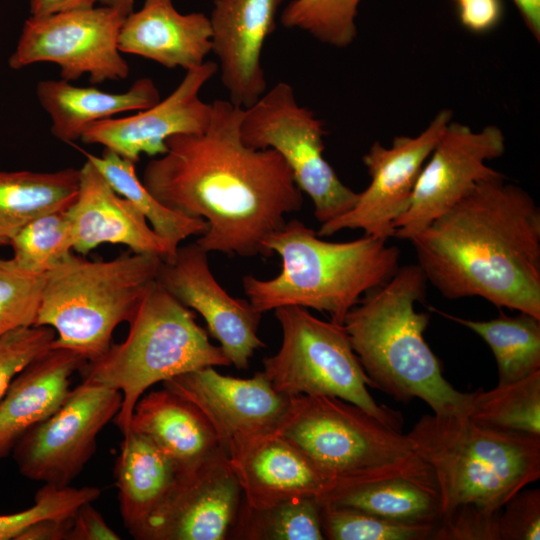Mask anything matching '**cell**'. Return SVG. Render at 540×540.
I'll list each match as a JSON object with an SVG mask.
<instances>
[{"instance_id": "33", "label": "cell", "mask_w": 540, "mask_h": 540, "mask_svg": "<svg viewBox=\"0 0 540 540\" xmlns=\"http://www.w3.org/2000/svg\"><path fill=\"white\" fill-rule=\"evenodd\" d=\"M66 211L37 217L10 239L12 259L18 266L47 274L72 254L71 225Z\"/></svg>"}, {"instance_id": "32", "label": "cell", "mask_w": 540, "mask_h": 540, "mask_svg": "<svg viewBox=\"0 0 540 540\" xmlns=\"http://www.w3.org/2000/svg\"><path fill=\"white\" fill-rule=\"evenodd\" d=\"M467 416L481 425L540 435V370L472 392Z\"/></svg>"}, {"instance_id": "1", "label": "cell", "mask_w": 540, "mask_h": 540, "mask_svg": "<svg viewBox=\"0 0 540 540\" xmlns=\"http://www.w3.org/2000/svg\"><path fill=\"white\" fill-rule=\"evenodd\" d=\"M210 104L206 128L169 137L142 182L164 206L206 221L196 241L206 252L270 257L267 242L286 214L301 209L302 191L279 153L243 142L242 107L222 99Z\"/></svg>"}, {"instance_id": "31", "label": "cell", "mask_w": 540, "mask_h": 540, "mask_svg": "<svg viewBox=\"0 0 540 540\" xmlns=\"http://www.w3.org/2000/svg\"><path fill=\"white\" fill-rule=\"evenodd\" d=\"M228 539L323 540L320 503L316 498L303 497L254 508L242 497Z\"/></svg>"}, {"instance_id": "43", "label": "cell", "mask_w": 540, "mask_h": 540, "mask_svg": "<svg viewBox=\"0 0 540 540\" xmlns=\"http://www.w3.org/2000/svg\"><path fill=\"white\" fill-rule=\"evenodd\" d=\"M99 0H30L31 16L41 17L58 12L93 7Z\"/></svg>"}, {"instance_id": "6", "label": "cell", "mask_w": 540, "mask_h": 540, "mask_svg": "<svg viewBox=\"0 0 540 540\" xmlns=\"http://www.w3.org/2000/svg\"><path fill=\"white\" fill-rule=\"evenodd\" d=\"M276 432L321 470L332 484L330 493L394 477L436 487L407 434L340 398L291 396Z\"/></svg>"}, {"instance_id": "46", "label": "cell", "mask_w": 540, "mask_h": 540, "mask_svg": "<svg viewBox=\"0 0 540 540\" xmlns=\"http://www.w3.org/2000/svg\"><path fill=\"white\" fill-rule=\"evenodd\" d=\"M9 245V242L3 238L0 237V247Z\"/></svg>"}, {"instance_id": "23", "label": "cell", "mask_w": 540, "mask_h": 540, "mask_svg": "<svg viewBox=\"0 0 540 540\" xmlns=\"http://www.w3.org/2000/svg\"><path fill=\"white\" fill-rule=\"evenodd\" d=\"M86 363L72 350L51 348L13 378L0 399V461L26 432L63 404L72 375Z\"/></svg>"}, {"instance_id": "16", "label": "cell", "mask_w": 540, "mask_h": 540, "mask_svg": "<svg viewBox=\"0 0 540 540\" xmlns=\"http://www.w3.org/2000/svg\"><path fill=\"white\" fill-rule=\"evenodd\" d=\"M157 282L203 317L208 332L237 369H247L253 353L265 346L258 337L262 313L249 300L224 290L211 272L208 252L196 242L179 246L172 258L162 261Z\"/></svg>"}, {"instance_id": "5", "label": "cell", "mask_w": 540, "mask_h": 540, "mask_svg": "<svg viewBox=\"0 0 540 540\" xmlns=\"http://www.w3.org/2000/svg\"><path fill=\"white\" fill-rule=\"evenodd\" d=\"M267 248L281 257V272L269 280L250 275L242 279L249 302L261 313L299 306L327 313L343 325L361 297L399 268L400 250L387 240L364 235L329 242L297 219L286 222Z\"/></svg>"}, {"instance_id": "14", "label": "cell", "mask_w": 540, "mask_h": 540, "mask_svg": "<svg viewBox=\"0 0 540 540\" xmlns=\"http://www.w3.org/2000/svg\"><path fill=\"white\" fill-rule=\"evenodd\" d=\"M506 149L502 130L451 121L423 166L408 210L395 221L394 237L409 240L459 202L478 182L500 174L487 165Z\"/></svg>"}, {"instance_id": "20", "label": "cell", "mask_w": 540, "mask_h": 540, "mask_svg": "<svg viewBox=\"0 0 540 540\" xmlns=\"http://www.w3.org/2000/svg\"><path fill=\"white\" fill-rule=\"evenodd\" d=\"M79 170L78 193L66 211L74 251L86 255L100 244L111 243L163 260L176 254L177 250L148 226L144 215L116 193L89 160Z\"/></svg>"}, {"instance_id": "35", "label": "cell", "mask_w": 540, "mask_h": 540, "mask_svg": "<svg viewBox=\"0 0 540 540\" xmlns=\"http://www.w3.org/2000/svg\"><path fill=\"white\" fill-rule=\"evenodd\" d=\"M320 503L321 528L329 540H432L434 525L389 521L355 508Z\"/></svg>"}, {"instance_id": "8", "label": "cell", "mask_w": 540, "mask_h": 540, "mask_svg": "<svg viewBox=\"0 0 540 540\" xmlns=\"http://www.w3.org/2000/svg\"><path fill=\"white\" fill-rule=\"evenodd\" d=\"M162 261L147 253L107 261L72 253L46 274L34 326L54 329L51 348L72 350L86 362L98 359L110 348L115 328L133 317Z\"/></svg>"}, {"instance_id": "21", "label": "cell", "mask_w": 540, "mask_h": 540, "mask_svg": "<svg viewBox=\"0 0 540 540\" xmlns=\"http://www.w3.org/2000/svg\"><path fill=\"white\" fill-rule=\"evenodd\" d=\"M228 458L243 500L254 508L303 497L321 501L332 490V484L312 460L276 431Z\"/></svg>"}, {"instance_id": "37", "label": "cell", "mask_w": 540, "mask_h": 540, "mask_svg": "<svg viewBox=\"0 0 540 540\" xmlns=\"http://www.w3.org/2000/svg\"><path fill=\"white\" fill-rule=\"evenodd\" d=\"M101 495L98 487L80 488L44 484L35 494L34 504L22 511L0 514V540H17L32 524L47 518H70L80 506Z\"/></svg>"}, {"instance_id": "45", "label": "cell", "mask_w": 540, "mask_h": 540, "mask_svg": "<svg viewBox=\"0 0 540 540\" xmlns=\"http://www.w3.org/2000/svg\"><path fill=\"white\" fill-rule=\"evenodd\" d=\"M99 2L103 5L116 7L128 15L133 11L135 0H99Z\"/></svg>"}, {"instance_id": "12", "label": "cell", "mask_w": 540, "mask_h": 540, "mask_svg": "<svg viewBox=\"0 0 540 540\" xmlns=\"http://www.w3.org/2000/svg\"><path fill=\"white\" fill-rule=\"evenodd\" d=\"M121 404L120 391L83 380L53 414L17 442L12 454L19 472L44 484L69 486L93 456L97 436Z\"/></svg>"}, {"instance_id": "10", "label": "cell", "mask_w": 540, "mask_h": 540, "mask_svg": "<svg viewBox=\"0 0 540 540\" xmlns=\"http://www.w3.org/2000/svg\"><path fill=\"white\" fill-rule=\"evenodd\" d=\"M240 134L247 146L281 155L299 189L311 198L321 224L355 205L358 193L343 184L323 156V122L298 103L289 83H276L244 109Z\"/></svg>"}, {"instance_id": "26", "label": "cell", "mask_w": 540, "mask_h": 540, "mask_svg": "<svg viewBox=\"0 0 540 540\" xmlns=\"http://www.w3.org/2000/svg\"><path fill=\"white\" fill-rule=\"evenodd\" d=\"M114 472L123 523L139 539L149 518L174 489L180 469L149 438L129 432L121 442Z\"/></svg>"}, {"instance_id": "40", "label": "cell", "mask_w": 540, "mask_h": 540, "mask_svg": "<svg viewBox=\"0 0 540 540\" xmlns=\"http://www.w3.org/2000/svg\"><path fill=\"white\" fill-rule=\"evenodd\" d=\"M458 18L467 30L482 34L494 29L502 20L501 0H453Z\"/></svg>"}, {"instance_id": "9", "label": "cell", "mask_w": 540, "mask_h": 540, "mask_svg": "<svg viewBox=\"0 0 540 540\" xmlns=\"http://www.w3.org/2000/svg\"><path fill=\"white\" fill-rule=\"evenodd\" d=\"M275 316L282 344L275 355L263 359L262 372L277 392L337 397L402 431L401 413L377 404L368 392L372 383L343 325L320 320L299 306L276 308Z\"/></svg>"}, {"instance_id": "17", "label": "cell", "mask_w": 540, "mask_h": 540, "mask_svg": "<svg viewBox=\"0 0 540 540\" xmlns=\"http://www.w3.org/2000/svg\"><path fill=\"white\" fill-rule=\"evenodd\" d=\"M242 488L221 451L180 474L164 504L149 518L140 540H225L235 522Z\"/></svg>"}, {"instance_id": "7", "label": "cell", "mask_w": 540, "mask_h": 540, "mask_svg": "<svg viewBox=\"0 0 540 540\" xmlns=\"http://www.w3.org/2000/svg\"><path fill=\"white\" fill-rule=\"evenodd\" d=\"M128 323L124 341L111 345L81 369L83 380L121 392L115 421L123 437L129 433L136 403L149 387L205 367L231 365L221 347L212 344L197 324L195 314L157 280Z\"/></svg>"}, {"instance_id": "15", "label": "cell", "mask_w": 540, "mask_h": 540, "mask_svg": "<svg viewBox=\"0 0 540 540\" xmlns=\"http://www.w3.org/2000/svg\"><path fill=\"white\" fill-rule=\"evenodd\" d=\"M163 385L204 414L228 457L275 432L290 400L272 387L262 371L240 379L210 366L175 376Z\"/></svg>"}, {"instance_id": "34", "label": "cell", "mask_w": 540, "mask_h": 540, "mask_svg": "<svg viewBox=\"0 0 540 540\" xmlns=\"http://www.w3.org/2000/svg\"><path fill=\"white\" fill-rule=\"evenodd\" d=\"M361 0H291L280 20L288 29L307 32L323 44L345 48L357 36L356 15Z\"/></svg>"}, {"instance_id": "22", "label": "cell", "mask_w": 540, "mask_h": 540, "mask_svg": "<svg viewBox=\"0 0 540 540\" xmlns=\"http://www.w3.org/2000/svg\"><path fill=\"white\" fill-rule=\"evenodd\" d=\"M118 48L169 69H194L211 52L209 17L200 12L182 14L172 0H145L141 9L125 17Z\"/></svg>"}, {"instance_id": "4", "label": "cell", "mask_w": 540, "mask_h": 540, "mask_svg": "<svg viewBox=\"0 0 540 540\" xmlns=\"http://www.w3.org/2000/svg\"><path fill=\"white\" fill-rule=\"evenodd\" d=\"M427 282L418 264L399 267L361 297L343 326L372 387L396 401L418 398L436 415H467L472 392L458 391L444 378L424 338L430 315L415 305L425 300Z\"/></svg>"}, {"instance_id": "13", "label": "cell", "mask_w": 540, "mask_h": 540, "mask_svg": "<svg viewBox=\"0 0 540 540\" xmlns=\"http://www.w3.org/2000/svg\"><path fill=\"white\" fill-rule=\"evenodd\" d=\"M451 121L452 111L442 109L415 137L397 136L390 147L375 141L362 158L370 184L349 211L322 223L317 235L361 229L383 240L394 237L395 221L408 210L424 163Z\"/></svg>"}, {"instance_id": "28", "label": "cell", "mask_w": 540, "mask_h": 540, "mask_svg": "<svg viewBox=\"0 0 540 540\" xmlns=\"http://www.w3.org/2000/svg\"><path fill=\"white\" fill-rule=\"evenodd\" d=\"M319 502L355 508L393 522L427 524L435 528L441 515L437 488L406 477L340 489Z\"/></svg>"}, {"instance_id": "36", "label": "cell", "mask_w": 540, "mask_h": 540, "mask_svg": "<svg viewBox=\"0 0 540 540\" xmlns=\"http://www.w3.org/2000/svg\"><path fill=\"white\" fill-rule=\"evenodd\" d=\"M46 274L22 269L0 257V338L22 327L34 326Z\"/></svg>"}, {"instance_id": "38", "label": "cell", "mask_w": 540, "mask_h": 540, "mask_svg": "<svg viewBox=\"0 0 540 540\" xmlns=\"http://www.w3.org/2000/svg\"><path fill=\"white\" fill-rule=\"evenodd\" d=\"M55 337L51 327L29 326L0 338V399L21 370L51 349Z\"/></svg>"}, {"instance_id": "11", "label": "cell", "mask_w": 540, "mask_h": 540, "mask_svg": "<svg viewBox=\"0 0 540 540\" xmlns=\"http://www.w3.org/2000/svg\"><path fill=\"white\" fill-rule=\"evenodd\" d=\"M126 16L107 5L31 16L9 65L22 69L39 62L55 63L61 78L69 82L84 74L92 84L125 79L130 69L118 48V36Z\"/></svg>"}, {"instance_id": "3", "label": "cell", "mask_w": 540, "mask_h": 540, "mask_svg": "<svg viewBox=\"0 0 540 540\" xmlns=\"http://www.w3.org/2000/svg\"><path fill=\"white\" fill-rule=\"evenodd\" d=\"M407 436L432 472L442 522L496 523L504 504L540 478L538 434L433 413Z\"/></svg>"}, {"instance_id": "30", "label": "cell", "mask_w": 540, "mask_h": 540, "mask_svg": "<svg viewBox=\"0 0 540 540\" xmlns=\"http://www.w3.org/2000/svg\"><path fill=\"white\" fill-rule=\"evenodd\" d=\"M83 155L106 179L116 193L129 200L148 220L152 229L177 250L180 243L193 235H202L207 223L164 206L145 187L136 174L134 162L104 148L101 156L84 150Z\"/></svg>"}, {"instance_id": "19", "label": "cell", "mask_w": 540, "mask_h": 540, "mask_svg": "<svg viewBox=\"0 0 540 540\" xmlns=\"http://www.w3.org/2000/svg\"><path fill=\"white\" fill-rule=\"evenodd\" d=\"M283 1L214 0L209 17L211 52L218 59L229 100L243 109L267 90L262 51Z\"/></svg>"}, {"instance_id": "24", "label": "cell", "mask_w": 540, "mask_h": 540, "mask_svg": "<svg viewBox=\"0 0 540 540\" xmlns=\"http://www.w3.org/2000/svg\"><path fill=\"white\" fill-rule=\"evenodd\" d=\"M129 432L142 434L189 472L224 451L204 414L190 401L164 388L142 396Z\"/></svg>"}, {"instance_id": "18", "label": "cell", "mask_w": 540, "mask_h": 540, "mask_svg": "<svg viewBox=\"0 0 540 540\" xmlns=\"http://www.w3.org/2000/svg\"><path fill=\"white\" fill-rule=\"evenodd\" d=\"M217 71V63L205 61L186 71L178 86L163 100L131 116L97 121L84 131L81 140L102 145L134 163L142 154H164L169 137L199 133L206 128L211 104L201 99L200 92Z\"/></svg>"}, {"instance_id": "25", "label": "cell", "mask_w": 540, "mask_h": 540, "mask_svg": "<svg viewBox=\"0 0 540 540\" xmlns=\"http://www.w3.org/2000/svg\"><path fill=\"white\" fill-rule=\"evenodd\" d=\"M36 95L51 120V133L58 140L72 143L81 139L93 123L114 115L147 109L160 100L152 79H137L124 92H108L96 87H78L66 80H43Z\"/></svg>"}, {"instance_id": "41", "label": "cell", "mask_w": 540, "mask_h": 540, "mask_svg": "<svg viewBox=\"0 0 540 540\" xmlns=\"http://www.w3.org/2000/svg\"><path fill=\"white\" fill-rule=\"evenodd\" d=\"M92 503L83 504L75 512L67 540H119Z\"/></svg>"}, {"instance_id": "39", "label": "cell", "mask_w": 540, "mask_h": 540, "mask_svg": "<svg viewBox=\"0 0 540 540\" xmlns=\"http://www.w3.org/2000/svg\"><path fill=\"white\" fill-rule=\"evenodd\" d=\"M540 539V489H522L502 507L498 540Z\"/></svg>"}, {"instance_id": "2", "label": "cell", "mask_w": 540, "mask_h": 540, "mask_svg": "<svg viewBox=\"0 0 540 540\" xmlns=\"http://www.w3.org/2000/svg\"><path fill=\"white\" fill-rule=\"evenodd\" d=\"M408 241L444 297H481L540 320V208L504 174L478 182Z\"/></svg>"}, {"instance_id": "29", "label": "cell", "mask_w": 540, "mask_h": 540, "mask_svg": "<svg viewBox=\"0 0 540 540\" xmlns=\"http://www.w3.org/2000/svg\"><path fill=\"white\" fill-rule=\"evenodd\" d=\"M431 310L478 334L495 357L499 383L523 379L540 370V320L526 313L476 321L457 317L433 307Z\"/></svg>"}, {"instance_id": "27", "label": "cell", "mask_w": 540, "mask_h": 540, "mask_svg": "<svg viewBox=\"0 0 540 540\" xmlns=\"http://www.w3.org/2000/svg\"><path fill=\"white\" fill-rule=\"evenodd\" d=\"M80 170L0 171V237L7 240L47 213L66 211L75 201Z\"/></svg>"}, {"instance_id": "42", "label": "cell", "mask_w": 540, "mask_h": 540, "mask_svg": "<svg viewBox=\"0 0 540 540\" xmlns=\"http://www.w3.org/2000/svg\"><path fill=\"white\" fill-rule=\"evenodd\" d=\"M72 518L40 520L28 527L17 540H67Z\"/></svg>"}, {"instance_id": "44", "label": "cell", "mask_w": 540, "mask_h": 540, "mask_svg": "<svg viewBox=\"0 0 540 540\" xmlns=\"http://www.w3.org/2000/svg\"><path fill=\"white\" fill-rule=\"evenodd\" d=\"M517 6L522 19L539 42L540 40V0H513Z\"/></svg>"}]
</instances>
